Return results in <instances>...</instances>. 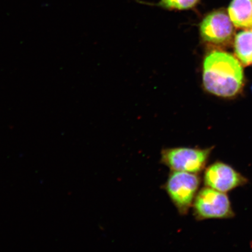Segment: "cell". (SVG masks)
Returning <instances> with one entry per match:
<instances>
[{"instance_id":"6","label":"cell","mask_w":252,"mask_h":252,"mask_svg":"<svg viewBox=\"0 0 252 252\" xmlns=\"http://www.w3.org/2000/svg\"><path fill=\"white\" fill-rule=\"evenodd\" d=\"M204 184L216 190L227 193L248 184V179L241 173L226 163L216 162L205 171Z\"/></svg>"},{"instance_id":"4","label":"cell","mask_w":252,"mask_h":252,"mask_svg":"<svg viewBox=\"0 0 252 252\" xmlns=\"http://www.w3.org/2000/svg\"><path fill=\"white\" fill-rule=\"evenodd\" d=\"M193 207L197 220L227 219L235 216L227 195L209 187L197 192Z\"/></svg>"},{"instance_id":"8","label":"cell","mask_w":252,"mask_h":252,"mask_svg":"<svg viewBox=\"0 0 252 252\" xmlns=\"http://www.w3.org/2000/svg\"><path fill=\"white\" fill-rule=\"evenodd\" d=\"M234 50L236 58L242 64L252 65V29L245 30L236 34Z\"/></svg>"},{"instance_id":"5","label":"cell","mask_w":252,"mask_h":252,"mask_svg":"<svg viewBox=\"0 0 252 252\" xmlns=\"http://www.w3.org/2000/svg\"><path fill=\"white\" fill-rule=\"evenodd\" d=\"M227 12L217 9L210 12L200 24L201 37L207 43L216 46L227 45L234 35V28Z\"/></svg>"},{"instance_id":"3","label":"cell","mask_w":252,"mask_h":252,"mask_svg":"<svg viewBox=\"0 0 252 252\" xmlns=\"http://www.w3.org/2000/svg\"><path fill=\"white\" fill-rule=\"evenodd\" d=\"M214 147L208 149L176 147L165 149L161 152V162L171 171L193 173L202 172Z\"/></svg>"},{"instance_id":"1","label":"cell","mask_w":252,"mask_h":252,"mask_svg":"<svg viewBox=\"0 0 252 252\" xmlns=\"http://www.w3.org/2000/svg\"><path fill=\"white\" fill-rule=\"evenodd\" d=\"M242 63L230 53L214 50L204 59L203 83L208 92L223 97H234L244 86Z\"/></svg>"},{"instance_id":"10","label":"cell","mask_w":252,"mask_h":252,"mask_svg":"<svg viewBox=\"0 0 252 252\" xmlns=\"http://www.w3.org/2000/svg\"></svg>"},{"instance_id":"9","label":"cell","mask_w":252,"mask_h":252,"mask_svg":"<svg viewBox=\"0 0 252 252\" xmlns=\"http://www.w3.org/2000/svg\"><path fill=\"white\" fill-rule=\"evenodd\" d=\"M201 0H160L158 7L171 10H188L196 7Z\"/></svg>"},{"instance_id":"7","label":"cell","mask_w":252,"mask_h":252,"mask_svg":"<svg viewBox=\"0 0 252 252\" xmlns=\"http://www.w3.org/2000/svg\"><path fill=\"white\" fill-rule=\"evenodd\" d=\"M228 14L235 27L252 29V0H232Z\"/></svg>"},{"instance_id":"2","label":"cell","mask_w":252,"mask_h":252,"mask_svg":"<svg viewBox=\"0 0 252 252\" xmlns=\"http://www.w3.org/2000/svg\"><path fill=\"white\" fill-rule=\"evenodd\" d=\"M201 183L197 173L172 171L164 189L182 216L187 215L193 206Z\"/></svg>"}]
</instances>
